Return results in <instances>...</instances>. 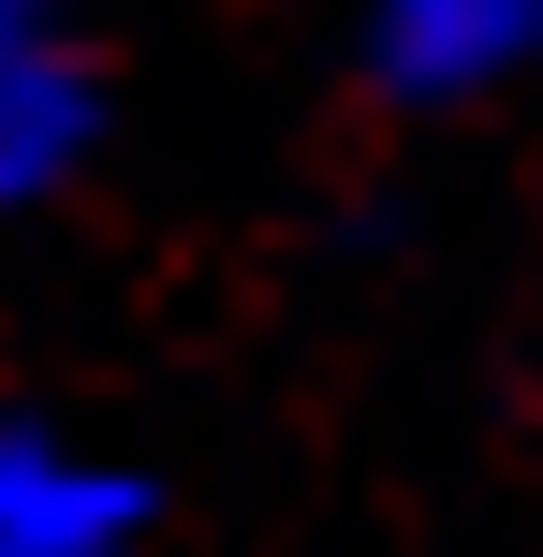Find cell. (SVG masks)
I'll use <instances>...</instances> for the list:
<instances>
[{
	"instance_id": "7a4b0ae2",
	"label": "cell",
	"mask_w": 543,
	"mask_h": 557,
	"mask_svg": "<svg viewBox=\"0 0 543 557\" xmlns=\"http://www.w3.org/2000/svg\"><path fill=\"white\" fill-rule=\"evenodd\" d=\"M411 74H499V59H543V0H411L397 15Z\"/></svg>"
},
{
	"instance_id": "6da1fadb",
	"label": "cell",
	"mask_w": 543,
	"mask_h": 557,
	"mask_svg": "<svg viewBox=\"0 0 543 557\" xmlns=\"http://www.w3.org/2000/svg\"><path fill=\"white\" fill-rule=\"evenodd\" d=\"M0 557H118V499L74 484V470L0 455Z\"/></svg>"
},
{
	"instance_id": "3957f363",
	"label": "cell",
	"mask_w": 543,
	"mask_h": 557,
	"mask_svg": "<svg viewBox=\"0 0 543 557\" xmlns=\"http://www.w3.org/2000/svg\"><path fill=\"white\" fill-rule=\"evenodd\" d=\"M59 147V74L29 59V29H15V0H0V191H15L29 162Z\"/></svg>"
}]
</instances>
